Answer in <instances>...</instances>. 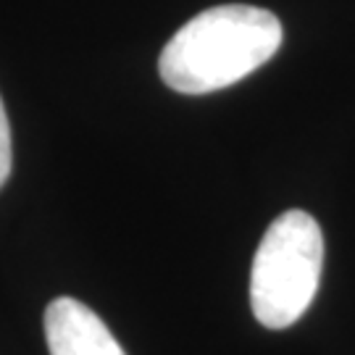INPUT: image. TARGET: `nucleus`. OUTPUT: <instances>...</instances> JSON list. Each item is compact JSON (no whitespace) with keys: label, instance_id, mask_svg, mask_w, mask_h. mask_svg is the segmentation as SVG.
I'll return each instance as SVG.
<instances>
[{"label":"nucleus","instance_id":"obj_1","mask_svg":"<svg viewBox=\"0 0 355 355\" xmlns=\"http://www.w3.org/2000/svg\"><path fill=\"white\" fill-rule=\"evenodd\" d=\"M282 48L279 19L255 6L198 13L166 42L158 71L182 95H205L253 74Z\"/></svg>","mask_w":355,"mask_h":355},{"label":"nucleus","instance_id":"obj_2","mask_svg":"<svg viewBox=\"0 0 355 355\" xmlns=\"http://www.w3.org/2000/svg\"><path fill=\"white\" fill-rule=\"evenodd\" d=\"M324 268V234L300 208L271 221L250 271V305L266 329H287L313 303Z\"/></svg>","mask_w":355,"mask_h":355},{"label":"nucleus","instance_id":"obj_3","mask_svg":"<svg viewBox=\"0 0 355 355\" xmlns=\"http://www.w3.org/2000/svg\"><path fill=\"white\" fill-rule=\"evenodd\" d=\"M51 355H127L103 318L74 297H55L45 308Z\"/></svg>","mask_w":355,"mask_h":355},{"label":"nucleus","instance_id":"obj_4","mask_svg":"<svg viewBox=\"0 0 355 355\" xmlns=\"http://www.w3.org/2000/svg\"><path fill=\"white\" fill-rule=\"evenodd\" d=\"M11 127H8V116H6V108L0 101V187L11 177Z\"/></svg>","mask_w":355,"mask_h":355}]
</instances>
